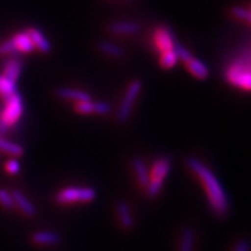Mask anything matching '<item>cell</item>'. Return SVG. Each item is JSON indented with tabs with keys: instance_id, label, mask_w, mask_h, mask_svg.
<instances>
[{
	"instance_id": "6da1fadb",
	"label": "cell",
	"mask_w": 251,
	"mask_h": 251,
	"mask_svg": "<svg viewBox=\"0 0 251 251\" xmlns=\"http://www.w3.org/2000/svg\"><path fill=\"white\" fill-rule=\"evenodd\" d=\"M186 164L191 171L201 181L203 188L207 193L209 205L216 215L225 218L229 212V200L224 186H222L218 177L213 174L208 166L203 164L196 157H188Z\"/></svg>"
},
{
	"instance_id": "7a4b0ae2",
	"label": "cell",
	"mask_w": 251,
	"mask_h": 251,
	"mask_svg": "<svg viewBox=\"0 0 251 251\" xmlns=\"http://www.w3.org/2000/svg\"><path fill=\"white\" fill-rule=\"evenodd\" d=\"M171 170V159L168 157H161L153 163L151 172H150V180L147 186V194L150 198H155L161 193L163 183L168 177Z\"/></svg>"
},
{
	"instance_id": "3957f363",
	"label": "cell",
	"mask_w": 251,
	"mask_h": 251,
	"mask_svg": "<svg viewBox=\"0 0 251 251\" xmlns=\"http://www.w3.org/2000/svg\"><path fill=\"white\" fill-rule=\"evenodd\" d=\"M6 105L0 114V134H5L9 127L17 124L24 112V103L18 93L5 100Z\"/></svg>"
},
{
	"instance_id": "277c9868",
	"label": "cell",
	"mask_w": 251,
	"mask_h": 251,
	"mask_svg": "<svg viewBox=\"0 0 251 251\" xmlns=\"http://www.w3.org/2000/svg\"><path fill=\"white\" fill-rule=\"evenodd\" d=\"M96 190L91 187H67L56 193L55 201L58 205L75 202H91L96 199Z\"/></svg>"
},
{
	"instance_id": "5b68a950",
	"label": "cell",
	"mask_w": 251,
	"mask_h": 251,
	"mask_svg": "<svg viewBox=\"0 0 251 251\" xmlns=\"http://www.w3.org/2000/svg\"><path fill=\"white\" fill-rule=\"evenodd\" d=\"M227 80L231 85L240 87L243 90H250L251 77L249 71V61L237 59L229 67L226 74Z\"/></svg>"
},
{
	"instance_id": "8992f818",
	"label": "cell",
	"mask_w": 251,
	"mask_h": 251,
	"mask_svg": "<svg viewBox=\"0 0 251 251\" xmlns=\"http://www.w3.org/2000/svg\"><path fill=\"white\" fill-rule=\"evenodd\" d=\"M141 91H142V81L140 79H135L129 84V86L126 90L125 97L122 99L120 107L118 109L117 119L119 122L125 124L130 118L131 111L135 105V101L139 98Z\"/></svg>"
},
{
	"instance_id": "52a82bcc",
	"label": "cell",
	"mask_w": 251,
	"mask_h": 251,
	"mask_svg": "<svg viewBox=\"0 0 251 251\" xmlns=\"http://www.w3.org/2000/svg\"><path fill=\"white\" fill-rule=\"evenodd\" d=\"M153 42H155L157 49L161 52L174 50L176 43L171 31L164 27H159L155 30V33H153Z\"/></svg>"
},
{
	"instance_id": "ba28073f",
	"label": "cell",
	"mask_w": 251,
	"mask_h": 251,
	"mask_svg": "<svg viewBox=\"0 0 251 251\" xmlns=\"http://www.w3.org/2000/svg\"><path fill=\"white\" fill-rule=\"evenodd\" d=\"M12 196H13V200H14V205L20 209L21 212L24 213L25 215L27 216H35L37 213V209L35 205L30 201L28 198L25 196V194L21 192L20 190H15L12 191Z\"/></svg>"
},
{
	"instance_id": "9c48e42d",
	"label": "cell",
	"mask_w": 251,
	"mask_h": 251,
	"mask_svg": "<svg viewBox=\"0 0 251 251\" xmlns=\"http://www.w3.org/2000/svg\"><path fill=\"white\" fill-rule=\"evenodd\" d=\"M140 29V24L135 21H117L108 27V30L115 35H134Z\"/></svg>"
},
{
	"instance_id": "30bf717a",
	"label": "cell",
	"mask_w": 251,
	"mask_h": 251,
	"mask_svg": "<svg viewBox=\"0 0 251 251\" xmlns=\"http://www.w3.org/2000/svg\"><path fill=\"white\" fill-rule=\"evenodd\" d=\"M56 96L63 100H71V101L76 102L86 101V100L91 99L90 94L85 91L71 89V87H61L56 91Z\"/></svg>"
},
{
	"instance_id": "8fae6325",
	"label": "cell",
	"mask_w": 251,
	"mask_h": 251,
	"mask_svg": "<svg viewBox=\"0 0 251 251\" xmlns=\"http://www.w3.org/2000/svg\"><path fill=\"white\" fill-rule=\"evenodd\" d=\"M117 214L121 227L126 230H130L134 228V218L131 214L130 207L127 202L119 201L117 205Z\"/></svg>"
},
{
	"instance_id": "7c38bea8",
	"label": "cell",
	"mask_w": 251,
	"mask_h": 251,
	"mask_svg": "<svg viewBox=\"0 0 251 251\" xmlns=\"http://www.w3.org/2000/svg\"><path fill=\"white\" fill-rule=\"evenodd\" d=\"M133 169L140 186L146 188L148 186L150 180V172L148 166H147V164L142 161V159L137 157V158L133 159Z\"/></svg>"
},
{
	"instance_id": "4fadbf2b",
	"label": "cell",
	"mask_w": 251,
	"mask_h": 251,
	"mask_svg": "<svg viewBox=\"0 0 251 251\" xmlns=\"http://www.w3.org/2000/svg\"><path fill=\"white\" fill-rule=\"evenodd\" d=\"M186 68L187 70L193 75L194 77L198 78L200 80H205L209 77V69L205 63H202L201 61L197 58H191L190 61H187L186 63Z\"/></svg>"
},
{
	"instance_id": "5bb4252c",
	"label": "cell",
	"mask_w": 251,
	"mask_h": 251,
	"mask_svg": "<svg viewBox=\"0 0 251 251\" xmlns=\"http://www.w3.org/2000/svg\"><path fill=\"white\" fill-rule=\"evenodd\" d=\"M26 33L28 34V36L30 37L34 47L39 49L41 52H45V54H47V52H49L50 50H51V45H50V42L46 39L45 35H43L39 29L29 28Z\"/></svg>"
},
{
	"instance_id": "9a60e30c",
	"label": "cell",
	"mask_w": 251,
	"mask_h": 251,
	"mask_svg": "<svg viewBox=\"0 0 251 251\" xmlns=\"http://www.w3.org/2000/svg\"><path fill=\"white\" fill-rule=\"evenodd\" d=\"M31 240L39 246H56L61 242V236L54 231H36L31 236Z\"/></svg>"
},
{
	"instance_id": "2e32d148",
	"label": "cell",
	"mask_w": 251,
	"mask_h": 251,
	"mask_svg": "<svg viewBox=\"0 0 251 251\" xmlns=\"http://www.w3.org/2000/svg\"><path fill=\"white\" fill-rule=\"evenodd\" d=\"M194 242H196V231L192 227L184 228L179 238L178 251H194Z\"/></svg>"
},
{
	"instance_id": "e0dca14e",
	"label": "cell",
	"mask_w": 251,
	"mask_h": 251,
	"mask_svg": "<svg viewBox=\"0 0 251 251\" xmlns=\"http://www.w3.org/2000/svg\"><path fill=\"white\" fill-rule=\"evenodd\" d=\"M12 41H13V45L17 51L31 52L34 49H35V47H34L33 42H31L30 37L28 36L27 33L17 34V35L12 37Z\"/></svg>"
},
{
	"instance_id": "ac0fdd59",
	"label": "cell",
	"mask_w": 251,
	"mask_h": 251,
	"mask_svg": "<svg viewBox=\"0 0 251 251\" xmlns=\"http://www.w3.org/2000/svg\"><path fill=\"white\" fill-rule=\"evenodd\" d=\"M0 151L7 153V155L17 158V157H21L24 155L25 149L23 146H20V144L11 142V141H7L0 137Z\"/></svg>"
},
{
	"instance_id": "d6986e66",
	"label": "cell",
	"mask_w": 251,
	"mask_h": 251,
	"mask_svg": "<svg viewBox=\"0 0 251 251\" xmlns=\"http://www.w3.org/2000/svg\"><path fill=\"white\" fill-rule=\"evenodd\" d=\"M21 69H23V65H21V62L19 59H9L7 64L5 65L4 76L8 78L9 80L17 83L18 78L21 74Z\"/></svg>"
},
{
	"instance_id": "ffe728a7",
	"label": "cell",
	"mask_w": 251,
	"mask_h": 251,
	"mask_svg": "<svg viewBox=\"0 0 251 251\" xmlns=\"http://www.w3.org/2000/svg\"><path fill=\"white\" fill-rule=\"evenodd\" d=\"M98 48L101 50L103 54L111 56V57L120 58L125 55L124 49H122L121 47L115 45V43L108 42V41H101V42H99Z\"/></svg>"
},
{
	"instance_id": "44dd1931",
	"label": "cell",
	"mask_w": 251,
	"mask_h": 251,
	"mask_svg": "<svg viewBox=\"0 0 251 251\" xmlns=\"http://www.w3.org/2000/svg\"><path fill=\"white\" fill-rule=\"evenodd\" d=\"M17 93V85L14 81L9 80L4 75H0V96L5 100Z\"/></svg>"
},
{
	"instance_id": "7402d4cb",
	"label": "cell",
	"mask_w": 251,
	"mask_h": 251,
	"mask_svg": "<svg viewBox=\"0 0 251 251\" xmlns=\"http://www.w3.org/2000/svg\"><path fill=\"white\" fill-rule=\"evenodd\" d=\"M178 61L177 55L174 50H170V51L162 52L161 58H159V64L163 69H171L176 65V63Z\"/></svg>"
},
{
	"instance_id": "603a6c76",
	"label": "cell",
	"mask_w": 251,
	"mask_h": 251,
	"mask_svg": "<svg viewBox=\"0 0 251 251\" xmlns=\"http://www.w3.org/2000/svg\"><path fill=\"white\" fill-rule=\"evenodd\" d=\"M0 205L7 209H12L15 207L12 192H9L6 188H0Z\"/></svg>"
},
{
	"instance_id": "cb8c5ba5",
	"label": "cell",
	"mask_w": 251,
	"mask_h": 251,
	"mask_svg": "<svg viewBox=\"0 0 251 251\" xmlns=\"http://www.w3.org/2000/svg\"><path fill=\"white\" fill-rule=\"evenodd\" d=\"M75 111L79 113V114H84V115L94 114V102L91 101V100L77 102L76 105H75Z\"/></svg>"
},
{
	"instance_id": "d4e9b609",
	"label": "cell",
	"mask_w": 251,
	"mask_h": 251,
	"mask_svg": "<svg viewBox=\"0 0 251 251\" xmlns=\"http://www.w3.org/2000/svg\"><path fill=\"white\" fill-rule=\"evenodd\" d=\"M174 51L176 52V55H177L178 59H181L184 63H186L187 61H190V59L192 58V54H191V52L188 51L184 46H181L180 43H177V42L175 43Z\"/></svg>"
},
{
	"instance_id": "484cf974",
	"label": "cell",
	"mask_w": 251,
	"mask_h": 251,
	"mask_svg": "<svg viewBox=\"0 0 251 251\" xmlns=\"http://www.w3.org/2000/svg\"><path fill=\"white\" fill-rule=\"evenodd\" d=\"M230 12L235 18L240 19V20H242V21H246V23H248V24L250 23V12H249V9L241 7V6H234V7L230 9Z\"/></svg>"
},
{
	"instance_id": "4316f807",
	"label": "cell",
	"mask_w": 251,
	"mask_h": 251,
	"mask_svg": "<svg viewBox=\"0 0 251 251\" xmlns=\"http://www.w3.org/2000/svg\"><path fill=\"white\" fill-rule=\"evenodd\" d=\"M111 111H112V107L108 102H105V101L94 102V114L105 115V114H108Z\"/></svg>"
},
{
	"instance_id": "83f0119b",
	"label": "cell",
	"mask_w": 251,
	"mask_h": 251,
	"mask_svg": "<svg viewBox=\"0 0 251 251\" xmlns=\"http://www.w3.org/2000/svg\"><path fill=\"white\" fill-rule=\"evenodd\" d=\"M5 170L8 172L9 175H18L21 170V164L17 159H9L6 162L5 164Z\"/></svg>"
},
{
	"instance_id": "f1b7e54d",
	"label": "cell",
	"mask_w": 251,
	"mask_h": 251,
	"mask_svg": "<svg viewBox=\"0 0 251 251\" xmlns=\"http://www.w3.org/2000/svg\"><path fill=\"white\" fill-rule=\"evenodd\" d=\"M233 251H250V244L248 242V240H241L235 246Z\"/></svg>"
}]
</instances>
